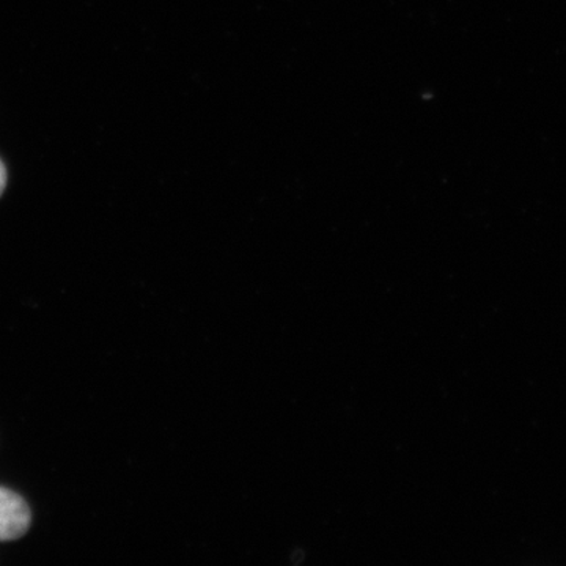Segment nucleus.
Wrapping results in <instances>:
<instances>
[{"label":"nucleus","instance_id":"1","mask_svg":"<svg viewBox=\"0 0 566 566\" xmlns=\"http://www.w3.org/2000/svg\"><path fill=\"white\" fill-rule=\"evenodd\" d=\"M32 513L24 499L14 491L0 488V542L21 538L28 534Z\"/></svg>","mask_w":566,"mask_h":566},{"label":"nucleus","instance_id":"2","mask_svg":"<svg viewBox=\"0 0 566 566\" xmlns=\"http://www.w3.org/2000/svg\"><path fill=\"white\" fill-rule=\"evenodd\" d=\"M7 186V169L6 166H3V163L0 161V196L3 193V189H6Z\"/></svg>","mask_w":566,"mask_h":566}]
</instances>
